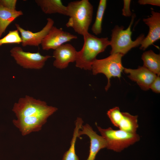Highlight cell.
Here are the masks:
<instances>
[{
    "mask_svg": "<svg viewBox=\"0 0 160 160\" xmlns=\"http://www.w3.org/2000/svg\"><path fill=\"white\" fill-rule=\"evenodd\" d=\"M66 16L69 18L66 26L79 35L88 32L92 20L93 7L88 0L72 1L66 6Z\"/></svg>",
    "mask_w": 160,
    "mask_h": 160,
    "instance_id": "obj_1",
    "label": "cell"
},
{
    "mask_svg": "<svg viewBox=\"0 0 160 160\" xmlns=\"http://www.w3.org/2000/svg\"><path fill=\"white\" fill-rule=\"evenodd\" d=\"M83 36L84 44L81 50L77 51L76 66L85 70H91L97 56L110 45V41L107 37L98 38L89 32Z\"/></svg>",
    "mask_w": 160,
    "mask_h": 160,
    "instance_id": "obj_2",
    "label": "cell"
},
{
    "mask_svg": "<svg viewBox=\"0 0 160 160\" xmlns=\"http://www.w3.org/2000/svg\"><path fill=\"white\" fill-rule=\"evenodd\" d=\"M135 15H132L130 24L126 29L122 26L116 25L112 30L110 45L111 47L110 54L119 53L124 56L132 48L140 45L145 38L141 34L135 41L132 40L131 31Z\"/></svg>",
    "mask_w": 160,
    "mask_h": 160,
    "instance_id": "obj_3",
    "label": "cell"
},
{
    "mask_svg": "<svg viewBox=\"0 0 160 160\" xmlns=\"http://www.w3.org/2000/svg\"><path fill=\"white\" fill-rule=\"evenodd\" d=\"M57 110L55 107L48 105L44 101L26 95L14 104L12 111L17 118H19L44 114L51 116Z\"/></svg>",
    "mask_w": 160,
    "mask_h": 160,
    "instance_id": "obj_4",
    "label": "cell"
},
{
    "mask_svg": "<svg viewBox=\"0 0 160 160\" xmlns=\"http://www.w3.org/2000/svg\"><path fill=\"white\" fill-rule=\"evenodd\" d=\"M97 128L107 143L106 148L119 152L139 141L140 137L137 133H130L111 127L103 129L97 126Z\"/></svg>",
    "mask_w": 160,
    "mask_h": 160,
    "instance_id": "obj_5",
    "label": "cell"
},
{
    "mask_svg": "<svg viewBox=\"0 0 160 160\" xmlns=\"http://www.w3.org/2000/svg\"><path fill=\"white\" fill-rule=\"evenodd\" d=\"M123 56L119 53L111 54L105 58L96 59L92 64L91 70L94 75L102 73L107 78L108 81L105 87L106 91L111 86L110 79L111 78L117 77L120 79L121 76L124 68L121 61Z\"/></svg>",
    "mask_w": 160,
    "mask_h": 160,
    "instance_id": "obj_6",
    "label": "cell"
},
{
    "mask_svg": "<svg viewBox=\"0 0 160 160\" xmlns=\"http://www.w3.org/2000/svg\"><path fill=\"white\" fill-rule=\"evenodd\" d=\"M10 52L17 64L27 69H40L43 68L47 60L52 57L49 55H41L39 52H25L18 46L12 48Z\"/></svg>",
    "mask_w": 160,
    "mask_h": 160,
    "instance_id": "obj_7",
    "label": "cell"
},
{
    "mask_svg": "<svg viewBox=\"0 0 160 160\" xmlns=\"http://www.w3.org/2000/svg\"><path fill=\"white\" fill-rule=\"evenodd\" d=\"M50 116L48 114H44L17 118L13 120V123L19 129L22 135L25 136L40 130Z\"/></svg>",
    "mask_w": 160,
    "mask_h": 160,
    "instance_id": "obj_8",
    "label": "cell"
},
{
    "mask_svg": "<svg viewBox=\"0 0 160 160\" xmlns=\"http://www.w3.org/2000/svg\"><path fill=\"white\" fill-rule=\"evenodd\" d=\"M76 36L58 28L54 25L42 40L41 45L43 49L54 50L66 42L77 39Z\"/></svg>",
    "mask_w": 160,
    "mask_h": 160,
    "instance_id": "obj_9",
    "label": "cell"
},
{
    "mask_svg": "<svg viewBox=\"0 0 160 160\" xmlns=\"http://www.w3.org/2000/svg\"><path fill=\"white\" fill-rule=\"evenodd\" d=\"M54 22L50 18L47 19L45 25L40 31L33 32L31 31L25 30L20 25L15 23V26L20 33L22 40L21 45L23 47L27 46L38 47L47 34L51 28L53 26Z\"/></svg>",
    "mask_w": 160,
    "mask_h": 160,
    "instance_id": "obj_10",
    "label": "cell"
},
{
    "mask_svg": "<svg viewBox=\"0 0 160 160\" xmlns=\"http://www.w3.org/2000/svg\"><path fill=\"white\" fill-rule=\"evenodd\" d=\"M151 15L144 18L143 21L149 28L148 33L145 37L140 49L144 50L149 46L160 39V13L151 10Z\"/></svg>",
    "mask_w": 160,
    "mask_h": 160,
    "instance_id": "obj_11",
    "label": "cell"
},
{
    "mask_svg": "<svg viewBox=\"0 0 160 160\" xmlns=\"http://www.w3.org/2000/svg\"><path fill=\"white\" fill-rule=\"evenodd\" d=\"M77 51L71 44L65 43L54 50L53 57L54 66L60 69L67 68L71 62L75 61Z\"/></svg>",
    "mask_w": 160,
    "mask_h": 160,
    "instance_id": "obj_12",
    "label": "cell"
},
{
    "mask_svg": "<svg viewBox=\"0 0 160 160\" xmlns=\"http://www.w3.org/2000/svg\"><path fill=\"white\" fill-rule=\"evenodd\" d=\"M85 135L88 136L90 140L89 154L87 160H95L97 154L101 149L106 148L107 143L105 139L98 135L88 124L82 125L78 132V137Z\"/></svg>",
    "mask_w": 160,
    "mask_h": 160,
    "instance_id": "obj_13",
    "label": "cell"
},
{
    "mask_svg": "<svg viewBox=\"0 0 160 160\" xmlns=\"http://www.w3.org/2000/svg\"><path fill=\"white\" fill-rule=\"evenodd\" d=\"M126 73L129 74L128 77L136 82L142 89H149L151 85L157 76L144 67L139 66L137 69L124 68L123 70Z\"/></svg>",
    "mask_w": 160,
    "mask_h": 160,
    "instance_id": "obj_14",
    "label": "cell"
},
{
    "mask_svg": "<svg viewBox=\"0 0 160 160\" xmlns=\"http://www.w3.org/2000/svg\"><path fill=\"white\" fill-rule=\"evenodd\" d=\"M35 1L45 14L58 13L66 16V6L64 5L60 0H36Z\"/></svg>",
    "mask_w": 160,
    "mask_h": 160,
    "instance_id": "obj_15",
    "label": "cell"
},
{
    "mask_svg": "<svg viewBox=\"0 0 160 160\" xmlns=\"http://www.w3.org/2000/svg\"><path fill=\"white\" fill-rule=\"evenodd\" d=\"M23 14L21 10L10 9L0 4V38L9 25Z\"/></svg>",
    "mask_w": 160,
    "mask_h": 160,
    "instance_id": "obj_16",
    "label": "cell"
},
{
    "mask_svg": "<svg viewBox=\"0 0 160 160\" xmlns=\"http://www.w3.org/2000/svg\"><path fill=\"white\" fill-rule=\"evenodd\" d=\"M143 66L157 76L160 75V55L150 50L145 52L142 55Z\"/></svg>",
    "mask_w": 160,
    "mask_h": 160,
    "instance_id": "obj_17",
    "label": "cell"
},
{
    "mask_svg": "<svg viewBox=\"0 0 160 160\" xmlns=\"http://www.w3.org/2000/svg\"><path fill=\"white\" fill-rule=\"evenodd\" d=\"M138 127L137 116L132 115L127 112H122L117 126L119 129L130 133H135Z\"/></svg>",
    "mask_w": 160,
    "mask_h": 160,
    "instance_id": "obj_18",
    "label": "cell"
},
{
    "mask_svg": "<svg viewBox=\"0 0 160 160\" xmlns=\"http://www.w3.org/2000/svg\"><path fill=\"white\" fill-rule=\"evenodd\" d=\"M83 123L82 119L78 117L76 120L70 146L68 150L64 153L62 160H79L76 153L75 144L77 138L79 137L78 132L81 129Z\"/></svg>",
    "mask_w": 160,
    "mask_h": 160,
    "instance_id": "obj_19",
    "label": "cell"
},
{
    "mask_svg": "<svg viewBox=\"0 0 160 160\" xmlns=\"http://www.w3.org/2000/svg\"><path fill=\"white\" fill-rule=\"evenodd\" d=\"M106 0L99 1L96 13L95 19L91 28V31L95 34L97 35L102 31V23L107 6Z\"/></svg>",
    "mask_w": 160,
    "mask_h": 160,
    "instance_id": "obj_20",
    "label": "cell"
},
{
    "mask_svg": "<svg viewBox=\"0 0 160 160\" xmlns=\"http://www.w3.org/2000/svg\"><path fill=\"white\" fill-rule=\"evenodd\" d=\"M19 32L17 30L9 31L6 36L0 39V46L5 44L21 43L22 40Z\"/></svg>",
    "mask_w": 160,
    "mask_h": 160,
    "instance_id": "obj_21",
    "label": "cell"
},
{
    "mask_svg": "<svg viewBox=\"0 0 160 160\" xmlns=\"http://www.w3.org/2000/svg\"><path fill=\"white\" fill-rule=\"evenodd\" d=\"M107 114L112 123L117 127L122 115V112L120 111L119 107H115L110 109L107 111Z\"/></svg>",
    "mask_w": 160,
    "mask_h": 160,
    "instance_id": "obj_22",
    "label": "cell"
},
{
    "mask_svg": "<svg viewBox=\"0 0 160 160\" xmlns=\"http://www.w3.org/2000/svg\"><path fill=\"white\" fill-rule=\"evenodd\" d=\"M131 0H124L123 1L124 6L122 9V14L123 15L129 17L132 16V13L130 9V5Z\"/></svg>",
    "mask_w": 160,
    "mask_h": 160,
    "instance_id": "obj_23",
    "label": "cell"
},
{
    "mask_svg": "<svg viewBox=\"0 0 160 160\" xmlns=\"http://www.w3.org/2000/svg\"><path fill=\"white\" fill-rule=\"evenodd\" d=\"M153 91L156 93L160 92V78L159 76H157L156 78L152 83L150 87Z\"/></svg>",
    "mask_w": 160,
    "mask_h": 160,
    "instance_id": "obj_24",
    "label": "cell"
},
{
    "mask_svg": "<svg viewBox=\"0 0 160 160\" xmlns=\"http://www.w3.org/2000/svg\"><path fill=\"white\" fill-rule=\"evenodd\" d=\"M16 0H0V4L3 6L12 9H16Z\"/></svg>",
    "mask_w": 160,
    "mask_h": 160,
    "instance_id": "obj_25",
    "label": "cell"
},
{
    "mask_svg": "<svg viewBox=\"0 0 160 160\" xmlns=\"http://www.w3.org/2000/svg\"><path fill=\"white\" fill-rule=\"evenodd\" d=\"M138 2L140 5L150 4L159 7L160 6V0H139Z\"/></svg>",
    "mask_w": 160,
    "mask_h": 160,
    "instance_id": "obj_26",
    "label": "cell"
}]
</instances>
